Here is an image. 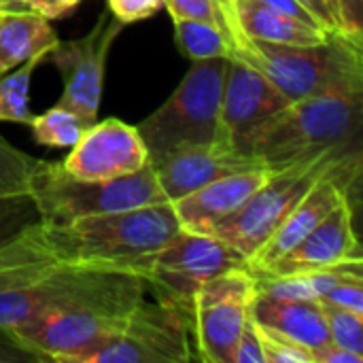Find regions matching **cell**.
Here are the masks:
<instances>
[{
  "label": "cell",
  "instance_id": "cell-20",
  "mask_svg": "<svg viewBox=\"0 0 363 363\" xmlns=\"http://www.w3.org/2000/svg\"><path fill=\"white\" fill-rule=\"evenodd\" d=\"M232 4H234L236 26L249 38L308 47V45H321L332 36V32H325L323 28L306 26L302 21L285 17L259 4L257 0H232Z\"/></svg>",
  "mask_w": 363,
  "mask_h": 363
},
{
  "label": "cell",
  "instance_id": "cell-31",
  "mask_svg": "<svg viewBox=\"0 0 363 363\" xmlns=\"http://www.w3.org/2000/svg\"><path fill=\"white\" fill-rule=\"evenodd\" d=\"M321 300L332 306L363 315V283H342L330 289Z\"/></svg>",
  "mask_w": 363,
  "mask_h": 363
},
{
  "label": "cell",
  "instance_id": "cell-36",
  "mask_svg": "<svg viewBox=\"0 0 363 363\" xmlns=\"http://www.w3.org/2000/svg\"><path fill=\"white\" fill-rule=\"evenodd\" d=\"M28 11L38 13L47 19H55L62 17L66 13H70L81 0H23Z\"/></svg>",
  "mask_w": 363,
  "mask_h": 363
},
{
  "label": "cell",
  "instance_id": "cell-2",
  "mask_svg": "<svg viewBox=\"0 0 363 363\" xmlns=\"http://www.w3.org/2000/svg\"><path fill=\"white\" fill-rule=\"evenodd\" d=\"M363 117V89L330 91L289 102L251 138L249 155L272 172L330 151H351Z\"/></svg>",
  "mask_w": 363,
  "mask_h": 363
},
{
  "label": "cell",
  "instance_id": "cell-7",
  "mask_svg": "<svg viewBox=\"0 0 363 363\" xmlns=\"http://www.w3.org/2000/svg\"><path fill=\"white\" fill-rule=\"evenodd\" d=\"M236 266L249 264L219 238L179 230L157 253L143 262L138 274L157 289L160 300L174 304L191 321L198 289L208 279Z\"/></svg>",
  "mask_w": 363,
  "mask_h": 363
},
{
  "label": "cell",
  "instance_id": "cell-10",
  "mask_svg": "<svg viewBox=\"0 0 363 363\" xmlns=\"http://www.w3.org/2000/svg\"><path fill=\"white\" fill-rule=\"evenodd\" d=\"M66 266L45 236V221L30 191L0 196V289L21 287Z\"/></svg>",
  "mask_w": 363,
  "mask_h": 363
},
{
  "label": "cell",
  "instance_id": "cell-12",
  "mask_svg": "<svg viewBox=\"0 0 363 363\" xmlns=\"http://www.w3.org/2000/svg\"><path fill=\"white\" fill-rule=\"evenodd\" d=\"M70 149L62 168L70 177L85 181L125 177L149 164V153L138 128L115 117L87 125Z\"/></svg>",
  "mask_w": 363,
  "mask_h": 363
},
{
  "label": "cell",
  "instance_id": "cell-14",
  "mask_svg": "<svg viewBox=\"0 0 363 363\" xmlns=\"http://www.w3.org/2000/svg\"><path fill=\"white\" fill-rule=\"evenodd\" d=\"M259 168H268V166L257 157L223 149L217 143L174 151L153 166L160 189L168 202H174L221 177L247 172V170H259Z\"/></svg>",
  "mask_w": 363,
  "mask_h": 363
},
{
  "label": "cell",
  "instance_id": "cell-4",
  "mask_svg": "<svg viewBox=\"0 0 363 363\" xmlns=\"http://www.w3.org/2000/svg\"><path fill=\"white\" fill-rule=\"evenodd\" d=\"M228 60L194 62L170 98L138 125L151 166L174 151L217 143Z\"/></svg>",
  "mask_w": 363,
  "mask_h": 363
},
{
  "label": "cell",
  "instance_id": "cell-23",
  "mask_svg": "<svg viewBox=\"0 0 363 363\" xmlns=\"http://www.w3.org/2000/svg\"><path fill=\"white\" fill-rule=\"evenodd\" d=\"M47 55H32L11 72L0 77V121L30 123L34 117L30 111V81L34 68Z\"/></svg>",
  "mask_w": 363,
  "mask_h": 363
},
{
  "label": "cell",
  "instance_id": "cell-18",
  "mask_svg": "<svg viewBox=\"0 0 363 363\" xmlns=\"http://www.w3.org/2000/svg\"><path fill=\"white\" fill-rule=\"evenodd\" d=\"M249 319V306L219 302L194 306L191 323L198 345V359L206 363H232L238 336Z\"/></svg>",
  "mask_w": 363,
  "mask_h": 363
},
{
  "label": "cell",
  "instance_id": "cell-25",
  "mask_svg": "<svg viewBox=\"0 0 363 363\" xmlns=\"http://www.w3.org/2000/svg\"><path fill=\"white\" fill-rule=\"evenodd\" d=\"M164 6L172 19H200L219 26L230 43V49L240 34L232 0H164Z\"/></svg>",
  "mask_w": 363,
  "mask_h": 363
},
{
  "label": "cell",
  "instance_id": "cell-8",
  "mask_svg": "<svg viewBox=\"0 0 363 363\" xmlns=\"http://www.w3.org/2000/svg\"><path fill=\"white\" fill-rule=\"evenodd\" d=\"M187 317L170 302H147L130 311L123 328L85 351L77 363H183L191 362Z\"/></svg>",
  "mask_w": 363,
  "mask_h": 363
},
{
  "label": "cell",
  "instance_id": "cell-35",
  "mask_svg": "<svg viewBox=\"0 0 363 363\" xmlns=\"http://www.w3.org/2000/svg\"><path fill=\"white\" fill-rule=\"evenodd\" d=\"M259 4H264V6H268V9H272V11H277V13H281V15H285V17H291V19H296V21H302V23H306V26H315V28H321V23L298 2V0H257ZM328 32V30H325Z\"/></svg>",
  "mask_w": 363,
  "mask_h": 363
},
{
  "label": "cell",
  "instance_id": "cell-29",
  "mask_svg": "<svg viewBox=\"0 0 363 363\" xmlns=\"http://www.w3.org/2000/svg\"><path fill=\"white\" fill-rule=\"evenodd\" d=\"M106 2L111 15L123 21L125 26L151 17L164 6V0H106Z\"/></svg>",
  "mask_w": 363,
  "mask_h": 363
},
{
  "label": "cell",
  "instance_id": "cell-1",
  "mask_svg": "<svg viewBox=\"0 0 363 363\" xmlns=\"http://www.w3.org/2000/svg\"><path fill=\"white\" fill-rule=\"evenodd\" d=\"M181 228L172 202L87 215L60 225H45L49 247L66 264L119 268L138 274Z\"/></svg>",
  "mask_w": 363,
  "mask_h": 363
},
{
  "label": "cell",
  "instance_id": "cell-37",
  "mask_svg": "<svg viewBox=\"0 0 363 363\" xmlns=\"http://www.w3.org/2000/svg\"><path fill=\"white\" fill-rule=\"evenodd\" d=\"M313 359L315 363H363V357L359 355H353L336 345H325L323 349H317L313 351Z\"/></svg>",
  "mask_w": 363,
  "mask_h": 363
},
{
  "label": "cell",
  "instance_id": "cell-22",
  "mask_svg": "<svg viewBox=\"0 0 363 363\" xmlns=\"http://www.w3.org/2000/svg\"><path fill=\"white\" fill-rule=\"evenodd\" d=\"M257 296V281L255 272L249 266L230 268L213 279H208L196 294L194 306L219 304V302H234L251 306Z\"/></svg>",
  "mask_w": 363,
  "mask_h": 363
},
{
  "label": "cell",
  "instance_id": "cell-21",
  "mask_svg": "<svg viewBox=\"0 0 363 363\" xmlns=\"http://www.w3.org/2000/svg\"><path fill=\"white\" fill-rule=\"evenodd\" d=\"M174 38L185 57L191 62L211 57H230L232 49L219 26L200 19H172Z\"/></svg>",
  "mask_w": 363,
  "mask_h": 363
},
{
  "label": "cell",
  "instance_id": "cell-34",
  "mask_svg": "<svg viewBox=\"0 0 363 363\" xmlns=\"http://www.w3.org/2000/svg\"><path fill=\"white\" fill-rule=\"evenodd\" d=\"M40 362L36 353L26 349L9 330H0V363H28Z\"/></svg>",
  "mask_w": 363,
  "mask_h": 363
},
{
  "label": "cell",
  "instance_id": "cell-28",
  "mask_svg": "<svg viewBox=\"0 0 363 363\" xmlns=\"http://www.w3.org/2000/svg\"><path fill=\"white\" fill-rule=\"evenodd\" d=\"M255 330H257L259 345L264 349L266 363H315L313 351L302 347L300 342L259 323H255Z\"/></svg>",
  "mask_w": 363,
  "mask_h": 363
},
{
  "label": "cell",
  "instance_id": "cell-15",
  "mask_svg": "<svg viewBox=\"0 0 363 363\" xmlns=\"http://www.w3.org/2000/svg\"><path fill=\"white\" fill-rule=\"evenodd\" d=\"M363 259L359 240L353 225V208L345 198L306 238L291 251L279 257L266 272L272 274H302L319 268L338 266L342 262Z\"/></svg>",
  "mask_w": 363,
  "mask_h": 363
},
{
  "label": "cell",
  "instance_id": "cell-17",
  "mask_svg": "<svg viewBox=\"0 0 363 363\" xmlns=\"http://www.w3.org/2000/svg\"><path fill=\"white\" fill-rule=\"evenodd\" d=\"M249 315L255 323L277 330L279 334L300 342L311 351L323 349L332 342L319 300L289 302L257 294L249 306Z\"/></svg>",
  "mask_w": 363,
  "mask_h": 363
},
{
  "label": "cell",
  "instance_id": "cell-30",
  "mask_svg": "<svg viewBox=\"0 0 363 363\" xmlns=\"http://www.w3.org/2000/svg\"><path fill=\"white\" fill-rule=\"evenodd\" d=\"M232 363H266L264 349H262L259 338H257L255 321L251 319V315H249V319H247V323L238 336V342L234 347Z\"/></svg>",
  "mask_w": 363,
  "mask_h": 363
},
{
  "label": "cell",
  "instance_id": "cell-26",
  "mask_svg": "<svg viewBox=\"0 0 363 363\" xmlns=\"http://www.w3.org/2000/svg\"><path fill=\"white\" fill-rule=\"evenodd\" d=\"M40 160L15 149L0 136V196L30 191V181Z\"/></svg>",
  "mask_w": 363,
  "mask_h": 363
},
{
  "label": "cell",
  "instance_id": "cell-13",
  "mask_svg": "<svg viewBox=\"0 0 363 363\" xmlns=\"http://www.w3.org/2000/svg\"><path fill=\"white\" fill-rule=\"evenodd\" d=\"M351 166H359V157L347 160L325 172L289 211V215L283 219V223L277 228V232L270 236V240L257 251V255L249 262L251 270H266L270 268L279 257H283L287 251H291L302 238H306L345 198H349L342 181L338 177H345L351 172Z\"/></svg>",
  "mask_w": 363,
  "mask_h": 363
},
{
  "label": "cell",
  "instance_id": "cell-11",
  "mask_svg": "<svg viewBox=\"0 0 363 363\" xmlns=\"http://www.w3.org/2000/svg\"><path fill=\"white\" fill-rule=\"evenodd\" d=\"M287 104L289 100L259 70L230 57L219 106L217 145L249 155V143L255 132Z\"/></svg>",
  "mask_w": 363,
  "mask_h": 363
},
{
  "label": "cell",
  "instance_id": "cell-9",
  "mask_svg": "<svg viewBox=\"0 0 363 363\" xmlns=\"http://www.w3.org/2000/svg\"><path fill=\"white\" fill-rule=\"evenodd\" d=\"M108 13L106 6L85 36L57 43L47 53L64 79V94L57 100V106L79 115L85 125H91L98 119L106 57L115 38L125 28L117 17L111 19Z\"/></svg>",
  "mask_w": 363,
  "mask_h": 363
},
{
  "label": "cell",
  "instance_id": "cell-24",
  "mask_svg": "<svg viewBox=\"0 0 363 363\" xmlns=\"http://www.w3.org/2000/svg\"><path fill=\"white\" fill-rule=\"evenodd\" d=\"M28 125L32 128V134L38 145L53 147V149L72 147L87 128L79 115L57 104L51 106L47 113L32 117Z\"/></svg>",
  "mask_w": 363,
  "mask_h": 363
},
{
  "label": "cell",
  "instance_id": "cell-39",
  "mask_svg": "<svg viewBox=\"0 0 363 363\" xmlns=\"http://www.w3.org/2000/svg\"><path fill=\"white\" fill-rule=\"evenodd\" d=\"M334 2H336V0H334ZM336 4H338V2H336Z\"/></svg>",
  "mask_w": 363,
  "mask_h": 363
},
{
  "label": "cell",
  "instance_id": "cell-16",
  "mask_svg": "<svg viewBox=\"0 0 363 363\" xmlns=\"http://www.w3.org/2000/svg\"><path fill=\"white\" fill-rule=\"evenodd\" d=\"M272 174L268 168L221 177L172 202L181 228L196 234H211L221 221L232 217Z\"/></svg>",
  "mask_w": 363,
  "mask_h": 363
},
{
  "label": "cell",
  "instance_id": "cell-27",
  "mask_svg": "<svg viewBox=\"0 0 363 363\" xmlns=\"http://www.w3.org/2000/svg\"><path fill=\"white\" fill-rule=\"evenodd\" d=\"M319 304L330 328L332 345L363 357V315L332 306L323 300H319Z\"/></svg>",
  "mask_w": 363,
  "mask_h": 363
},
{
  "label": "cell",
  "instance_id": "cell-6",
  "mask_svg": "<svg viewBox=\"0 0 363 363\" xmlns=\"http://www.w3.org/2000/svg\"><path fill=\"white\" fill-rule=\"evenodd\" d=\"M359 157L357 151H330L313 160L291 164L272 172L266 183L225 221H221L211 236L232 247L247 264L270 240L298 200L332 168Z\"/></svg>",
  "mask_w": 363,
  "mask_h": 363
},
{
  "label": "cell",
  "instance_id": "cell-5",
  "mask_svg": "<svg viewBox=\"0 0 363 363\" xmlns=\"http://www.w3.org/2000/svg\"><path fill=\"white\" fill-rule=\"evenodd\" d=\"M30 194L36 200L45 225H60L87 215L168 202L151 164L125 177L85 181L70 177L62 164L40 160L30 181Z\"/></svg>",
  "mask_w": 363,
  "mask_h": 363
},
{
  "label": "cell",
  "instance_id": "cell-32",
  "mask_svg": "<svg viewBox=\"0 0 363 363\" xmlns=\"http://www.w3.org/2000/svg\"><path fill=\"white\" fill-rule=\"evenodd\" d=\"M319 23L323 30L336 34L342 32V23H340V13H338V4L334 0H298Z\"/></svg>",
  "mask_w": 363,
  "mask_h": 363
},
{
  "label": "cell",
  "instance_id": "cell-33",
  "mask_svg": "<svg viewBox=\"0 0 363 363\" xmlns=\"http://www.w3.org/2000/svg\"><path fill=\"white\" fill-rule=\"evenodd\" d=\"M336 2H338L340 23H342V34L362 40L363 0H336Z\"/></svg>",
  "mask_w": 363,
  "mask_h": 363
},
{
  "label": "cell",
  "instance_id": "cell-3",
  "mask_svg": "<svg viewBox=\"0 0 363 363\" xmlns=\"http://www.w3.org/2000/svg\"><path fill=\"white\" fill-rule=\"evenodd\" d=\"M230 57L259 70L289 102L330 91L363 89L362 40L342 32L308 47L268 43L240 32Z\"/></svg>",
  "mask_w": 363,
  "mask_h": 363
},
{
  "label": "cell",
  "instance_id": "cell-38",
  "mask_svg": "<svg viewBox=\"0 0 363 363\" xmlns=\"http://www.w3.org/2000/svg\"><path fill=\"white\" fill-rule=\"evenodd\" d=\"M15 11H28L23 0H0V15L2 13H15Z\"/></svg>",
  "mask_w": 363,
  "mask_h": 363
},
{
  "label": "cell",
  "instance_id": "cell-19",
  "mask_svg": "<svg viewBox=\"0 0 363 363\" xmlns=\"http://www.w3.org/2000/svg\"><path fill=\"white\" fill-rule=\"evenodd\" d=\"M60 43L47 17L32 11L0 15V77L30 60L47 55Z\"/></svg>",
  "mask_w": 363,
  "mask_h": 363
}]
</instances>
